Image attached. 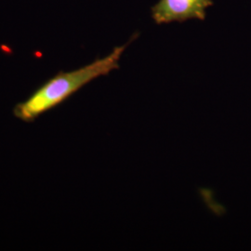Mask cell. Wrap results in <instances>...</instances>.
I'll use <instances>...</instances> for the list:
<instances>
[{
    "label": "cell",
    "mask_w": 251,
    "mask_h": 251,
    "mask_svg": "<svg viewBox=\"0 0 251 251\" xmlns=\"http://www.w3.org/2000/svg\"><path fill=\"white\" fill-rule=\"evenodd\" d=\"M136 36H132L124 45L116 47L104 58L97 59L73 71L58 73L35 90L25 101L15 105L14 117L25 122H33L42 114L62 104L91 81L117 70L126 49Z\"/></svg>",
    "instance_id": "1"
},
{
    "label": "cell",
    "mask_w": 251,
    "mask_h": 251,
    "mask_svg": "<svg viewBox=\"0 0 251 251\" xmlns=\"http://www.w3.org/2000/svg\"><path fill=\"white\" fill-rule=\"evenodd\" d=\"M213 5L212 0H159L151 9L155 24H170L173 22L206 19V10Z\"/></svg>",
    "instance_id": "2"
}]
</instances>
